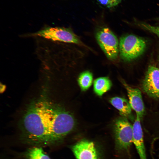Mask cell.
<instances>
[{"label": "cell", "instance_id": "cell-7", "mask_svg": "<svg viewBox=\"0 0 159 159\" xmlns=\"http://www.w3.org/2000/svg\"><path fill=\"white\" fill-rule=\"evenodd\" d=\"M143 91L149 96L159 99V68L149 65L143 81Z\"/></svg>", "mask_w": 159, "mask_h": 159}, {"label": "cell", "instance_id": "cell-11", "mask_svg": "<svg viewBox=\"0 0 159 159\" xmlns=\"http://www.w3.org/2000/svg\"><path fill=\"white\" fill-rule=\"evenodd\" d=\"M110 102L119 111L122 116L133 120V117L132 114V108L129 102L127 99L115 97L111 98Z\"/></svg>", "mask_w": 159, "mask_h": 159}, {"label": "cell", "instance_id": "cell-12", "mask_svg": "<svg viewBox=\"0 0 159 159\" xmlns=\"http://www.w3.org/2000/svg\"><path fill=\"white\" fill-rule=\"evenodd\" d=\"M112 85L111 82L108 77H99L94 82V91L97 95L101 96L110 89Z\"/></svg>", "mask_w": 159, "mask_h": 159}, {"label": "cell", "instance_id": "cell-5", "mask_svg": "<svg viewBox=\"0 0 159 159\" xmlns=\"http://www.w3.org/2000/svg\"><path fill=\"white\" fill-rule=\"evenodd\" d=\"M30 36L39 37L54 41L82 44L71 30L64 27L47 26L31 34Z\"/></svg>", "mask_w": 159, "mask_h": 159}, {"label": "cell", "instance_id": "cell-13", "mask_svg": "<svg viewBox=\"0 0 159 159\" xmlns=\"http://www.w3.org/2000/svg\"><path fill=\"white\" fill-rule=\"evenodd\" d=\"M23 155L26 159H51L39 146H34L28 149Z\"/></svg>", "mask_w": 159, "mask_h": 159}, {"label": "cell", "instance_id": "cell-16", "mask_svg": "<svg viewBox=\"0 0 159 159\" xmlns=\"http://www.w3.org/2000/svg\"><path fill=\"white\" fill-rule=\"evenodd\" d=\"M102 5L108 8L113 7L118 4L115 0H98Z\"/></svg>", "mask_w": 159, "mask_h": 159}, {"label": "cell", "instance_id": "cell-8", "mask_svg": "<svg viewBox=\"0 0 159 159\" xmlns=\"http://www.w3.org/2000/svg\"><path fill=\"white\" fill-rule=\"evenodd\" d=\"M72 150L76 159H98V153L94 143L82 140L73 145Z\"/></svg>", "mask_w": 159, "mask_h": 159}, {"label": "cell", "instance_id": "cell-15", "mask_svg": "<svg viewBox=\"0 0 159 159\" xmlns=\"http://www.w3.org/2000/svg\"><path fill=\"white\" fill-rule=\"evenodd\" d=\"M138 25L143 29L154 34L159 38V26H154L145 22H139Z\"/></svg>", "mask_w": 159, "mask_h": 159}, {"label": "cell", "instance_id": "cell-14", "mask_svg": "<svg viewBox=\"0 0 159 159\" xmlns=\"http://www.w3.org/2000/svg\"><path fill=\"white\" fill-rule=\"evenodd\" d=\"M92 74L88 71L82 72L78 79V84L83 91H85L89 88L92 84Z\"/></svg>", "mask_w": 159, "mask_h": 159}, {"label": "cell", "instance_id": "cell-2", "mask_svg": "<svg viewBox=\"0 0 159 159\" xmlns=\"http://www.w3.org/2000/svg\"><path fill=\"white\" fill-rule=\"evenodd\" d=\"M75 120L69 112L59 106H55L50 129L49 145L61 143L74 129Z\"/></svg>", "mask_w": 159, "mask_h": 159}, {"label": "cell", "instance_id": "cell-3", "mask_svg": "<svg viewBox=\"0 0 159 159\" xmlns=\"http://www.w3.org/2000/svg\"><path fill=\"white\" fill-rule=\"evenodd\" d=\"M116 148L125 159H131V150L133 144L132 125L127 118L122 116L117 119L114 125Z\"/></svg>", "mask_w": 159, "mask_h": 159}, {"label": "cell", "instance_id": "cell-4", "mask_svg": "<svg viewBox=\"0 0 159 159\" xmlns=\"http://www.w3.org/2000/svg\"><path fill=\"white\" fill-rule=\"evenodd\" d=\"M146 46V41L142 37L132 34L124 35L119 43L120 57L124 61H132L142 54Z\"/></svg>", "mask_w": 159, "mask_h": 159}, {"label": "cell", "instance_id": "cell-19", "mask_svg": "<svg viewBox=\"0 0 159 159\" xmlns=\"http://www.w3.org/2000/svg\"></svg>", "mask_w": 159, "mask_h": 159}, {"label": "cell", "instance_id": "cell-6", "mask_svg": "<svg viewBox=\"0 0 159 159\" xmlns=\"http://www.w3.org/2000/svg\"><path fill=\"white\" fill-rule=\"evenodd\" d=\"M95 37L107 57L111 60L116 59L119 52V43L112 32L108 28H104L97 32Z\"/></svg>", "mask_w": 159, "mask_h": 159}, {"label": "cell", "instance_id": "cell-9", "mask_svg": "<svg viewBox=\"0 0 159 159\" xmlns=\"http://www.w3.org/2000/svg\"><path fill=\"white\" fill-rule=\"evenodd\" d=\"M122 82L127 91L129 102L132 108L141 119L144 114L145 109L140 90L138 88L131 87L124 81Z\"/></svg>", "mask_w": 159, "mask_h": 159}, {"label": "cell", "instance_id": "cell-10", "mask_svg": "<svg viewBox=\"0 0 159 159\" xmlns=\"http://www.w3.org/2000/svg\"><path fill=\"white\" fill-rule=\"evenodd\" d=\"M140 120V118L137 116L132 125L133 144L136 150L139 159H147Z\"/></svg>", "mask_w": 159, "mask_h": 159}, {"label": "cell", "instance_id": "cell-1", "mask_svg": "<svg viewBox=\"0 0 159 159\" xmlns=\"http://www.w3.org/2000/svg\"><path fill=\"white\" fill-rule=\"evenodd\" d=\"M54 109V106L42 100L30 106L20 124L21 139L22 142L34 146L49 145Z\"/></svg>", "mask_w": 159, "mask_h": 159}, {"label": "cell", "instance_id": "cell-17", "mask_svg": "<svg viewBox=\"0 0 159 159\" xmlns=\"http://www.w3.org/2000/svg\"><path fill=\"white\" fill-rule=\"evenodd\" d=\"M118 4L121 1V0H115Z\"/></svg>", "mask_w": 159, "mask_h": 159}, {"label": "cell", "instance_id": "cell-18", "mask_svg": "<svg viewBox=\"0 0 159 159\" xmlns=\"http://www.w3.org/2000/svg\"><path fill=\"white\" fill-rule=\"evenodd\" d=\"M158 63L159 64V57H158Z\"/></svg>", "mask_w": 159, "mask_h": 159}]
</instances>
